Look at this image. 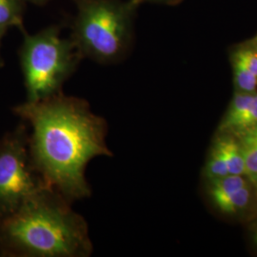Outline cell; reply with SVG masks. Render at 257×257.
I'll return each mask as SVG.
<instances>
[{
    "label": "cell",
    "instance_id": "obj_1",
    "mask_svg": "<svg viewBox=\"0 0 257 257\" xmlns=\"http://www.w3.org/2000/svg\"><path fill=\"white\" fill-rule=\"evenodd\" d=\"M13 111L31 128L30 155L47 185L72 204L91 196L86 167L96 156H112L106 120L92 113L85 99L63 92Z\"/></svg>",
    "mask_w": 257,
    "mask_h": 257
},
{
    "label": "cell",
    "instance_id": "obj_2",
    "mask_svg": "<svg viewBox=\"0 0 257 257\" xmlns=\"http://www.w3.org/2000/svg\"><path fill=\"white\" fill-rule=\"evenodd\" d=\"M72 203L47 188L18 211L0 218V254L19 257H88V224Z\"/></svg>",
    "mask_w": 257,
    "mask_h": 257
},
{
    "label": "cell",
    "instance_id": "obj_3",
    "mask_svg": "<svg viewBox=\"0 0 257 257\" xmlns=\"http://www.w3.org/2000/svg\"><path fill=\"white\" fill-rule=\"evenodd\" d=\"M76 15L71 37L83 58L99 64L118 63L134 38L138 6L130 0H73Z\"/></svg>",
    "mask_w": 257,
    "mask_h": 257
},
{
    "label": "cell",
    "instance_id": "obj_4",
    "mask_svg": "<svg viewBox=\"0 0 257 257\" xmlns=\"http://www.w3.org/2000/svg\"><path fill=\"white\" fill-rule=\"evenodd\" d=\"M19 51L27 101H38L62 92L83 57L71 38L61 37L59 26H49L35 35L24 30Z\"/></svg>",
    "mask_w": 257,
    "mask_h": 257
},
{
    "label": "cell",
    "instance_id": "obj_5",
    "mask_svg": "<svg viewBox=\"0 0 257 257\" xmlns=\"http://www.w3.org/2000/svg\"><path fill=\"white\" fill-rule=\"evenodd\" d=\"M47 188L32 161L28 127L22 123L0 139V218Z\"/></svg>",
    "mask_w": 257,
    "mask_h": 257
},
{
    "label": "cell",
    "instance_id": "obj_6",
    "mask_svg": "<svg viewBox=\"0 0 257 257\" xmlns=\"http://www.w3.org/2000/svg\"><path fill=\"white\" fill-rule=\"evenodd\" d=\"M257 128V92H233L232 98L218 125L217 133L235 137Z\"/></svg>",
    "mask_w": 257,
    "mask_h": 257
},
{
    "label": "cell",
    "instance_id": "obj_7",
    "mask_svg": "<svg viewBox=\"0 0 257 257\" xmlns=\"http://www.w3.org/2000/svg\"><path fill=\"white\" fill-rule=\"evenodd\" d=\"M211 203L213 208L223 215L230 217L243 216L255 208L253 184L249 181L245 186Z\"/></svg>",
    "mask_w": 257,
    "mask_h": 257
},
{
    "label": "cell",
    "instance_id": "obj_8",
    "mask_svg": "<svg viewBox=\"0 0 257 257\" xmlns=\"http://www.w3.org/2000/svg\"><path fill=\"white\" fill-rule=\"evenodd\" d=\"M213 141L218 145L230 175H246V167L238 138L227 133H216Z\"/></svg>",
    "mask_w": 257,
    "mask_h": 257
},
{
    "label": "cell",
    "instance_id": "obj_9",
    "mask_svg": "<svg viewBox=\"0 0 257 257\" xmlns=\"http://www.w3.org/2000/svg\"><path fill=\"white\" fill-rule=\"evenodd\" d=\"M235 137V136H234ZM244 156L246 175L251 183L257 182V128L237 136Z\"/></svg>",
    "mask_w": 257,
    "mask_h": 257
},
{
    "label": "cell",
    "instance_id": "obj_10",
    "mask_svg": "<svg viewBox=\"0 0 257 257\" xmlns=\"http://www.w3.org/2000/svg\"><path fill=\"white\" fill-rule=\"evenodd\" d=\"M23 0H0V26L8 30L10 27L23 28Z\"/></svg>",
    "mask_w": 257,
    "mask_h": 257
},
{
    "label": "cell",
    "instance_id": "obj_11",
    "mask_svg": "<svg viewBox=\"0 0 257 257\" xmlns=\"http://www.w3.org/2000/svg\"><path fill=\"white\" fill-rule=\"evenodd\" d=\"M230 64H231L232 74H233L234 92H246V93L256 92V76L251 74L245 65L232 55H230Z\"/></svg>",
    "mask_w": 257,
    "mask_h": 257
},
{
    "label": "cell",
    "instance_id": "obj_12",
    "mask_svg": "<svg viewBox=\"0 0 257 257\" xmlns=\"http://www.w3.org/2000/svg\"><path fill=\"white\" fill-rule=\"evenodd\" d=\"M230 175L225 159L221 154L218 145L213 141L207 156L206 163L203 169L205 180L220 178Z\"/></svg>",
    "mask_w": 257,
    "mask_h": 257
},
{
    "label": "cell",
    "instance_id": "obj_13",
    "mask_svg": "<svg viewBox=\"0 0 257 257\" xmlns=\"http://www.w3.org/2000/svg\"><path fill=\"white\" fill-rule=\"evenodd\" d=\"M230 55L239 59L257 77V49L248 40L234 47Z\"/></svg>",
    "mask_w": 257,
    "mask_h": 257
},
{
    "label": "cell",
    "instance_id": "obj_14",
    "mask_svg": "<svg viewBox=\"0 0 257 257\" xmlns=\"http://www.w3.org/2000/svg\"><path fill=\"white\" fill-rule=\"evenodd\" d=\"M136 6H139L142 3H157V4H165V5H176L180 3L182 0H130Z\"/></svg>",
    "mask_w": 257,
    "mask_h": 257
},
{
    "label": "cell",
    "instance_id": "obj_15",
    "mask_svg": "<svg viewBox=\"0 0 257 257\" xmlns=\"http://www.w3.org/2000/svg\"><path fill=\"white\" fill-rule=\"evenodd\" d=\"M250 240L252 245L257 248V219L250 228Z\"/></svg>",
    "mask_w": 257,
    "mask_h": 257
},
{
    "label": "cell",
    "instance_id": "obj_16",
    "mask_svg": "<svg viewBox=\"0 0 257 257\" xmlns=\"http://www.w3.org/2000/svg\"><path fill=\"white\" fill-rule=\"evenodd\" d=\"M24 2L25 1H27V2H31V3H33V4H36L37 6H44V5H46L47 3L49 2V1H51V0H23Z\"/></svg>",
    "mask_w": 257,
    "mask_h": 257
},
{
    "label": "cell",
    "instance_id": "obj_17",
    "mask_svg": "<svg viewBox=\"0 0 257 257\" xmlns=\"http://www.w3.org/2000/svg\"><path fill=\"white\" fill-rule=\"evenodd\" d=\"M6 31H7V29L0 26V47H1V40H2V38H3V36L5 35ZM2 65H3V61H2V59H1V57H0V66H2Z\"/></svg>",
    "mask_w": 257,
    "mask_h": 257
},
{
    "label": "cell",
    "instance_id": "obj_18",
    "mask_svg": "<svg viewBox=\"0 0 257 257\" xmlns=\"http://www.w3.org/2000/svg\"><path fill=\"white\" fill-rule=\"evenodd\" d=\"M248 41H249V42H250V43H251V44H252V45L255 47L257 49V35L255 37H252L251 39H249Z\"/></svg>",
    "mask_w": 257,
    "mask_h": 257
},
{
    "label": "cell",
    "instance_id": "obj_19",
    "mask_svg": "<svg viewBox=\"0 0 257 257\" xmlns=\"http://www.w3.org/2000/svg\"><path fill=\"white\" fill-rule=\"evenodd\" d=\"M253 184V187H254V194H255V207L257 206V182Z\"/></svg>",
    "mask_w": 257,
    "mask_h": 257
}]
</instances>
